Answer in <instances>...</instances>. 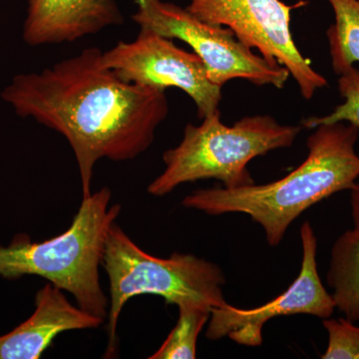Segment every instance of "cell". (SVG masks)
I'll list each match as a JSON object with an SVG mask.
<instances>
[{
	"instance_id": "obj_15",
	"label": "cell",
	"mask_w": 359,
	"mask_h": 359,
	"mask_svg": "<svg viewBox=\"0 0 359 359\" xmlns=\"http://www.w3.org/2000/svg\"><path fill=\"white\" fill-rule=\"evenodd\" d=\"M337 86L344 103L337 105L330 114L306 118L302 122V127L314 129L323 124L344 122L353 125L359 131V69L353 66L339 75Z\"/></svg>"
},
{
	"instance_id": "obj_4",
	"label": "cell",
	"mask_w": 359,
	"mask_h": 359,
	"mask_svg": "<svg viewBox=\"0 0 359 359\" xmlns=\"http://www.w3.org/2000/svg\"><path fill=\"white\" fill-rule=\"evenodd\" d=\"M302 127L280 124L269 115L247 116L229 127L221 112L188 124L177 147L163 154L165 169L148 186V192L163 197L182 184L219 180L224 188L254 185L248 165L255 158L278 149L292 147Z\"/></svg>"
},
{
	"instance_id": "obj_2",
	"label": "cell",
	"mask_w": 359,
	"mask_h": 359,
	"mask_svg": "<svg viewBox=\"0 0 359 359\" xmlns=\"http://www.w3.org/2000/svg\"><path fill=\"white\" fill-rule=\"evenodd\" d=\"M313 130L306 142L308 157L283 178L266 185L202 189L187 196L182 205L214 216L228 212L249 215L261 224L269 245L276 247L302 212L334 194L351 190L358 183V129L337 122Z\"/></svg>"
},
{
	"instance_id": "obj_10",
	"label": "cell",
	"mask_w": 359,
	"mask_h": 359,
	"mask_svg": "<svg viewBox=\"0 0 359 359\" xmlns=\"http://www.w3.org/2000/svg\"><path fill=\"white\" fill-rule=\"evenodd\" d=\"M123 22L117 0H27L22 39L32 47L72 43Z\"/></svg>"
},
{
	"instance_id": "obj_17",
	"label": "cell",
	"mask_w": 359,
	"mask_h": 359,
	"mask_svg": "<svg viewBox=\"0 0 359 359\" xmlns=\"http://www.w3.org/2000/svg\"><path fill=\"white\" fill-rule=\"evenodd\" d=\"M351 208L353 223V231L359 235V183H356L351 189Z\"/></svg>"
},
{
	"instance_id": "obj_13",
	"label": "cell",
	"mask_w": 359,
	"mask_h": 359,
	"mask_svg": "<svg viewBox=\"0 0 359 359\" xmlns=\"http://www.w3.org/2000/svg\"><path fill=\"white\" fill-rule=\"evenodd\" d=\"M334 22L327 30L332 69L341 75L359 62V0H327Z\"/></svg>"
},
{
	"instance_id": "obj_7",
	"label": "cell",
	"mask_w": 359,
	"mask_h": 359,
	"mask_svg": "<svg viewBox=\"0 0 359 359\" xmlns=\"http://www.w3.org/2000/svg\"><path fill=\"white\" fill-rule=\"evenodd\" d=\"M306 4L299 1L289 6L282 0H190L186 8L209 25L229 28L249 48L287 68L302 96L311 100L316 91L327 86V80L313 69L311 59L302 55L290 30L292 11Z\"/></svg>"
},
{
	"instance_id": "obj_12",
	"label": "cell",
	"mask_w": 359,
	"mask_h": 359,
	"mask_svg": "<svg viewBox=\"0 0 359 359\" xmlns=\"http://www.w3.org/2000/svg\"><path fill=\"white\" fill-rule=\"evenodd\" d=\"M335 309L347 320L359 321V235L346 231L335 241L327 273Z\"/></svg>"
},
{
	"instance_id": "obj_16",
	"label": "cell",
	"mask_w": 359,
	"mask_h": 359,
	"mask_svg": "<svg viewBox=\"0 0 359 359\" xmlns=\"http://www.w3.org/2000/svg\"><path fill=\"white\" fill-rule=\"evenodd\" d=\"M323 327L327 330V349L321 359H359V327L347 318H325Z\"/></svg>"
},
{
	"instance_id": "obj_11",
	"label": "cell",
	"mask_w": 359,
	"mask_h": 359,
	"mask_svg": "<svg viewBox=\"0 0 359 359\" xmlns=\"http://www.w3.org/2000/svg\"><path fill=\"white\" fill-rule=\"evenodd\" d=\"M103 323L100 316L71 304L62 290L46 283L37 292L32 316L0 337V359H39L58 334Z\"/></svg>"
},
{
	"instance_id": "obj_9",
	"label": "cell",
	"mask_w": 359,
	"mask_h": 359,
	"mask_svg": "<svg viewBox=\"0 0 359 359\" xmlns=\"http://www.w3.org/2000/svg\"><path fill=\"white\" fill-rule=\"evenodd\" d=\"M301 238V271L289 289L259 308L238 309L228 304L222 308L212 309L205 337L219 340L228 337L241 346H259L263 344L264 325L271 318L309 314L325 320L334 314V299L318 275V240L309 222L302 224Z\"/></svg>"
},
{
	"instance_id": "obj_8",
	"label": "cell",
	"mask_w": 359,
	"mask_h": 359,
	"mask_svg": "<svg viewBox=\"0 0 359 359\" xmlns=\"http://www.w3.org/2000/svg\"><path fill=\"white\" fill-rule=\"evenodd\" d=\"M102 62L127 83L182 90L195 103L200 119L219 111L223 87L210 80L197 54L180 48L173 39L140 29L133 41H119L103 51Z\"/></svg>"
},
{
	"instance_id": "obj_5",
	"label": "cell",
	"mask_w": 359,
	"mask_h": 359,
	"mask_svg": "<svg viewBox=\"0 0 359 359\" xmlns=\"http://www.w3.org/2000/svg\"><path fill=\"white\" fill-rule=\"evenodd\" d=\"M102 266L109 280L111 297L106 355L114 354L120 314L127 302L137 295H160L166 304L176 306L185 302L211 309L228 304L223 292L226 280L217 264L180 252L168 259L151 256L116 223L108 233Z\"/></svg>"
},
{
	"instance_id": "obj_14",
	"label": "cell",
	"mask_w": 359,
	"mask_h": 359,
	"mask_svg": "<svg viewBox=\"0 0 359 359\" xmlns=\"http://www.w3.org/2000/svg\"><path fill=\"white\" fill-rule=\"evenodd\" d=\"M176 327L150 359H194L197 354V340L211 318L212 309L196 302L180 304Z\"/></svg>"
},
{
	"instance_id": "obj_1",
	"label": "cell",
	"mask_w": 359,
	"mask_h": 359,
	"mask_svg": "<svg viewBox=\"0 0 359 359\" xmlns=\"http://www.w3.org/2000/svg\"><path fill=\"white\" fill-rule=\"evenodd\" d=\"M89 47L40 72L20 73L0 97L21 118L62 135L76 158L83 198L99 160L135 159L169 114L166 91L127 83Z\"/></svg>"
},
{
	"instance_id": "obj_3",
	"label": "cell",
	"mask_w": 359,
	"mask_h": 359,
	"mask_svg": "<svg viewBox=\"0 0 359 359\" xmlns=\"http://www.w3.org/2000/svg\"><path fill=\"white\" fill-rule=\"evenodd\" d=\"M111 198L108 187L83 198L69 228L56 237L32 242L21 235L9 245H0V278L41 276L72 294L79 308L105 318L108 299L99 269L108 233L121 212V205H110Z\"/></svg>"
},
{
	"instance_id": "obj_6",
	"label": "cell",
	"mask_w": 359,
	"mask_h": 359,
	"mask_svg": "<svg viewBox=\"0 0 359 359\" xmlns=\"http://www.w3.org/2000/svg\"><path fill=\"white\" fill-rule=\"evenodd\" d=\"M136 6L132 20L140 29L185 42L204 63L212 83L223 87L241 78L283 89L290 77L287 68L257 55L229 28L209 25L187 8L163 0H136Z\"/></svg>"
}]
</instances>
